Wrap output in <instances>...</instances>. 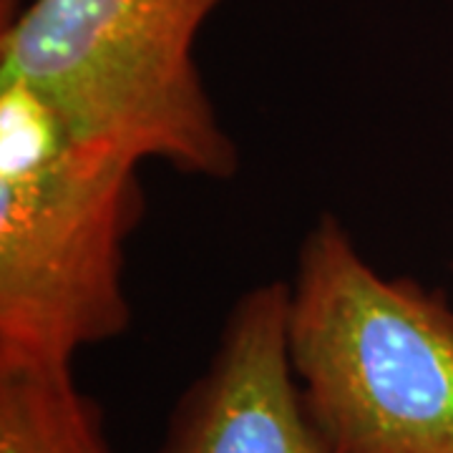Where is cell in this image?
Wrapping results in <instances>:
<instances>
[{"instance_id": "3957f363", "label": "cell", "mask_w": 453, "mask_h": 453, "mask_svg": "<svg viewBox=\"0 0 453 453\" xmlns=\"http://www.w3.org/2000/svg\"><path fill=\"white\" fill-rule=\"evenodd\" d=\"M225 0H31L0 35V81L41 96L73 136L181 174L229 179L240 149L195 61Z\"/></svg>"}, {"instance_id": "5b68a950", "label": "cell", "mask_w": 453, "mask_h": 453, "mask_svg": "<svg viewBox=\"0 0 453 453\" xmlns=\"http://www.w3.org/2000/svg\"><path fill=\"white\" fill-rule=\"evenodd\" d=\"M0 453H113L71 368L0 371Z\"/></svg>"}, {"instance_id": "6da1fadb", "label": "cell", "mask_w": 453, "mask_h": 453, "mask_svg": "<svg viewBox=\"0 0 453 453\" xmlns=\"http://www.w3.org/2000/svg\"><path fill=\"white\" fill-rule=\"evenodd\" d=\"M139 166L73 136L31 88L0 81V371L71 368L83 348L127 333Z\"/></svg>"}, {"instance_id": "277c9868", "label": "cell", "mask_w": 453, "mask_h": 453, "mask_svg": "<svg viewBox=\"0 0 453 453\" xmlns=\"http://www.w3.org/2000/svg\"><path fill=\"white\" fill-rule=\"evenodd\" d=\"M157 453H333L288 353V285L242 292L207 368L179 395Z\"/></svg>"}, {"instance_id": "7a4b0ae2", "label": "cell", "mask_w": 453, "mask_h": 453, "mask_svg": "<svg viewBox=\"0 0 453 453\" xmlns=\"http://www.w3.org/2000/svg\"><path fill=\"white\" fill-rule=\"evenodd\" d=\"M288 353L333 453H453V305L380 275L335 214L297 250Z\"/></svg>"}]
</instances>
